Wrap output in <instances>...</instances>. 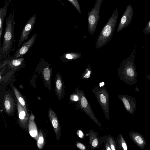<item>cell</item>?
Returning <instances> with one entry per match:
<instances>
[{
	"instance_id": "obj_10",
	"label": "cell",
	"mask_w": 150,
	"mask_h": 150,
	"mask_svg": "<svg viewBox=\"0 0 150 150\" xmlns=\"http://www.w3.org/2000/svg\"><path fill=\"white\" fill-rule=\"evenodd\" d=\"M37 36V33H35L27 41L24 42L16 50L10 59L21 57L25 54L34 43Z\"/></svg>"
},
{
	"instance_id": "obj_13",
	"label": "cell",
	"mask_w": 150,
	"mask_h": 150,
	"mask_svg": "<svg viewBox=\"0 0 150 150\" xmlns=\"http://www.w3.org/2000/svg\"><path fill=\"white\" fill-rule=\"evenodd\" d=\"M55 89L58 99L61 100L64 97V82L59 72L56 74L55 79Z\"/></svg>"
},
{
	"instance_id": "obj_28",
	"label": "cell",
	"mask_w": 150,
	"mask_h": 150,
	"mask_svg": "<svg viewBox=\"0 0 150 150\" xmlns=\"http://www.w3.org/2000/svg\"><path fill=\"white\" fill-rule=\"evenodd\" d=\"M75 145L79 149L81 150H87V149L85 145L82 143L77 141L75 143Z\"/></svg>"
},
{
	"instance_id": "obj_23",
	"label": "cell",
	"mask_w": 150,
	"mask_h": 150,
	"mask_svg": "<svg viewBox=\"0 0 150 150\" xmlns=\"http://www.w3.org/2000/svg\"><path fill=\"white\" fill-rule=\"evenodd\" d=\"M23 58H17L10 59L8 62L9 67L12 68H15L21 65L24 61Z\"/></svg>"
},
{
	"instance_id": "obj_2",
	"label": "cell",
	"mask_w": 150,
	"mask_h": 150,
	"mask_svg": "<svg viewBox=\"0 0 150 150\" xmlns=\"http://www.w3.org/2000/svg\"><path fill=\"white\" fill-rule=\"evenodd\" d=\"M119 15L118 8L113 12L102 30L96 42L95 46L98 49L106 44L111 39Z\"/></svg>"
},
{
	"instance_id": "obj_22",
	"label": "cell",
	"mask_w": 150,
	"mask_h": 150,
	"mask_svg": "<svg viewBox=\"0 0 150 150\" xmlns=\"http://www.w3.org/2000/svg\"><path fill=\"white\" fill-rule=\"evenodd\" d=\"M11 87L19 102L24 108L27 113L28 114L27 111L25 102L22 95L18 89L14 86L12 85L11 86Z\"/></svg>"
},
{
	"instance_id": "obj_26",
	"label": "cell",
	"mask_w": 150,
	"mask_h": 150,
	"mask_svg": "<svg viewBox=\"0 0 150 150\" xmlns=\"http://www.w3.org/2000/svg\"><path fill=\"white\" fill-rule=\"evenodd\" d=\"M45 143V141L42 133L41 131L39 134L38 139L37 142V146L40 149H42L43 148Z\"/></svg>"
},
{
	"instance_id": "obj_19",
	"label": "cell",
	"mask_w": 150,
	"mask_h": 150,
	"mask_svg": "<svg viewBox=\"0 0 150 150\" xmlns=\"http://www.w3.org/2000/svg\"><path fill=\"white\" fill-rule=\"evenodd\" d=\"M81 57V53L69 52L63 54L60 57V59L63 62H68L79 58Z\"/></svg>"
},
{
	"instance_id": "obj_31",
	"label": "cell",
	"mask_w": 150,
	"mask_h": 150,
	"mask_svg": "<svg viewBox=\"0 0 150 150\" xmlns=\"http://www.w3.org/2000/svg\"><path fill=\"white\" fill-rule=\"evenodd\" d=\"M76 133L78 137L82 139H83L84 137V133L81 130H78L77 131Z\"/></svg>"
},
{
	"instance_id": "obj_32",
	"label": "cell",
	"mask_w": 150,
	"mask_h": 150,
	"mask_svg": "<svg viewBox=\"0 0 150 150\" xmlns=\"http://www.w3.org/2000/svg\"><path fill=\"white\" fill-rule=\"evenodd\" d=\"M105 148L104 149L106 150H111L109 143L106 139V143L105 145Z\"/></svg>"
},
{
	"instance_id": "obj_6",
	"label": "cell",
	"mask_w": 150,
	"mask_h": 150,
	"mask_svg": "<svg viewBox=\"0 0 150 150\" xmlns=\"http://www.w3.org/2000/svg\"><path fill=\"white\" fill-rule=\"evenodd\" d=\"M103 0H96L94 7L88 13V30L91 35L95 31L99 20L100 10Z\"/></svg>"
},
{
	"instance_id": "obj_12",
	"label": "cell",
	"mask_w": 150,
	"mask_h": 150,
	"mask_svg": "<svg viewBox=\"0 0 150 150\" xmlns=\"http://www.w3.org/2000/svg\"><path fill=\"white\" fill-rule=\"evenodd\" d=\"M48 113L58 141L60 137L62 131L57 117L55 112L51 109H49Z\"/></svg>"
},
{
	"instance_id": "obj_24",
	"label": "cell",
	"mask_w": 150,
	"mask_h": 150,
	"mask_svg": "<svg viewBox=\"0 0 150 150\" xmlns=\"http://www.w3.org/2000/svg\"><path fill=\"white\" fill-rule=\"evenodd\" d=\"M106 139L109 143L111 150H117V142L113 137L108 135Z\"/></svg>"
},
{
	"instance_id": "obj_16",
	"label": "cell",
	"mask_w": 150,
	"mask_h": 150,
	"mask_svg": "<svg viewBox=\"0 0 150 150\" xmlns=\"http://www.w3.org/2000/svg\"><path fill=\"white\" fill-rule=\"evenodd\" d=\"M4 104L5 110L8 114H11L13 112L15 108V103L12 96L8 93L5 95Z\"/></svg>"
},
{
	"instance_id": "obj_5",
	"label": "cell",
	"mask_w": 150,
	"mask_h": 150,
	"mask_svg": "<svg viewBox=\"0 0 150 150\" xmlns=\"http://www.w3.org/2000/svg\"><path fill=\"white\" fill-rule=\"evenodd\" d=\"M134 64L129 61L124 60L118 69V75L120 79L128 84H130V82H133L136 77Z\"/></svg>"
},
{
	"instance_id": "obj_27",
	"label": "cell",
	"mask_w": 150,
	"mask_h": 150,
	"mask_svg": "<svg viewBox=\"0 0 150 150\" xmlns=\"http://www.w3.org/2000/svg\"><path fill=\"white\" fill-rule=\"evenodd\" d=\"M76 8L79 13L81 15V13L80 8V6L77 0H68Z\"/></svg>"
},
{
	"instance_id": "obj_30",
	"label": "cell",
	"mask_w": 150,
	"mask_h": 150,
	"mask_svg": "<svg viewBox=\"0 0 150 150\" xmlns=\"http://www.w3.org/2000/svg\"><path fill=\"white\" fill-rule=\"evenodd\" d=\"M143 31L146 34H150V20L148 22Z\"/></svg>"
},
{
	"instance_id": "obj_33",
	"label": "cell",
	"mask_w": 150,
	"mask_h": 150,
	"mask_svg": "<svg viewBox=\"0 0 150 150\" xmlns=\"http://www.w3.org/2000/svg\"><path fill=\"white\" fill-rule=\"evenodd\" d=\"M43 0L45 1H48V0Z\"/></svg>"
},
{
	"instance_id": "obj_20",
	"label": "cell",
	"mask_w": 150,
	"mask_h": 150,
	"mask_svg": "<svg viewBox=\"0 0 150 150\" xmlns=\"http://www.w3.org/2000/svg\"><path fill=\"white\" fill-rule=\"evenodd\" d=\"M5 4L3 8H0V42L1 43V38L2 34L3 24L4 19L7 14V8L9 2L5 0Z\"/></svg>"
},
{
	"instance_id": "obj_18",
	"label": "cell",
	"mask_w": 150,
	"mask_h": 150,
	"mask_svg": "<svg viewBox=\"0 0 150 150\" xmlns=\"http://www.w3.org/2000/svg\"><path fill=\"white\" fill-rule=\"evenodd\" d=\"M52 70V68H50L49 66L43 68L42 70V75L44 85L49 90L51 89Z\"/></svg>"
},
{
	"instance_id": "obj_15",
	"label": "cell",
	"mask_w": 150,
	"mask_h": 150,
	"mask_svg": "<svg viewBox=\"0 0 150 150\" xmlns=\"http://www.w3.org/2000/svg\"><path fill=\"white\" fill-rule=\"evenodd\" d=\"M88 135L89 144L91 149L93 150L98 149L102 142L101 139L98 137V133L94 132L93 130L90 129L88 132Z\"/></svg>"
},
{
	"instance_id": "obj_7",
	"label": "cell",
	"mask_w": 150,
	"mask_h": 150,
	"mask_svg": "<svg viewBox=\"0 0 150 150\" xmlns=\"http://www.w3.org/2000/svg\"><path fill=\"white\" fill-rule=\"evenodd\" d=\"M134 14V9L132 6L128 5L121 17L118 26L117 32L118 33L127 27L132 22Z\"/></svg>"
},
{
	"instance_id": "obj_9",
	"label": "cell",
	"mask_w": 150,
	"mask_h": 150,
	"mask_svg": "<svg viewBox=\"0 0 150 150\" xmlns=\"http://www.w3.org/2000/svg\"><path fill=\"white\" fill-rule=\"evenodd\" d=\"M118 97L122 103L127 111L131 115H133L137 108L136 102L135 98L125 94H118Z\"/></svg>"
},
{
	"instance_id": "obj_1",
	"label": "cell",
	"mask_w": 150,
	"mask_h": 150,
	"mask_svg": "<svg viewBox=\"0 0 150 150\" xmlns=\"http://www.w3.org/2000/svg\"><path fill=\"white\" fill-rule=\"evenodd\" d=\"M14 16L10 14L6 20V28L2 46L0 47L1 59L5 58L10 54L12 50L13 42L14 39Z\"/></svg>"
},
{
	"instance_id": "obj_17",
	"label": "cell",
	"mask_w": 150,
	"mask_h": 150,
	"mask_svg": "<svg viewBox=\"0 0 150 150\" xmlns=\"http://www.w3.org/2000/svg\"><path fill=\"white\" fill-rule=\"evenodd\" d=\"M35 119L34 116L31 113L29 120L28 129L30 136L37 141L39 134L37 126L34 121Z\"/></svg>"
},
{
	"instance_id": "obj_3",
	"label": "cell",
	"mask_w": 150,
	"mask_h": 150,
	"mask_svg": "<svg viewBox=\"0 0 150 150\" xmlns=\"http://www.w3.org/2000/svg\"><path fill=\"white\" fill-rule=\"evenodd\" d=\"M92 91L102 108L105 118L110 119L109 111V94L107 89L103 86H97Z\"/></svg>"
},
{
	"instance_id": "obj_8",
	"label": "cell",
	"mask_w": 150,
	"mask_h": 150,
	"mask_svg": "<svg viewBox=\"0 0 150 150\" xmlns=\"http://www.w3.org/2000/svg\"><path fill=\"white\" fill-rule=\"evenodd\" d=\"M36 18V15L34 14L30 18L26 23L21 34L18 45V47H20L25 40L28 39L30 33L34 28Z\"/></svg>"
},
{
	"instance_id": "obj_21",
	"label": "cell",
	"mask_w": 150,
	"mask_h": 150,
	"mask_svg": "<svg viewBox=\"0 0 150 150\" xmlns=\"http://www.w3.org/2000/svg\"><path fill=\"white\" fill-rule=\"evenodd\" d=\"M117 150H127V145L124 137L121 133H120L117 138Z\"/></svg>"
},
{
	"instance_id": "obj_4",
	"label": "cell",
	"mask_w": 150,
	"mask_h": 150,
	"mask_svg": "<svg viewBox=\"0 0 150 150\" xmlns=\"http://www.w3.org/2000/svg\"><path fill=\"white\" fill-rule=\"evenodd\" d=\"M75 91L79 98L76 104V108H80L82 112H84L97 125L101 127V124L94 114L83 91L78 88L75 89Z\"/></svg>"
},
{
	"instance_id": "obj_14",
	"label": "cell",
	"mask_w": 150,
	"mask_h": 150,
	"mask_svg": "<svg viewBox=\"0 0 150 150\" xmlns=\"http://www.w3.org/2000/svg\"><path fill=\"white\" fill-rule=\"evenodd\" d=\"M129 135L132 141L141 149H143L147 145L144 137L141 134L135 131H130Z\"/></svg>"
},
{
	"instance_id": "obj_11",
	"label": "cell",
	"mask_w": 150,
	"mask_h": 150,
	"mask_svg": "<svg viewBox=\"0 0 150 150\" xmlns=\"http://www.w3.org/2000/svg\"><path fill=\"white\" fill-rule=\"evenodd\" d=\"M17 102L19 123L22 127L26 129L28 126L29 115L18 101Z\"/></svg>"
},
{
	"instance_id": "obj_25",
	"label": "cell",
	"mask_w": 150,
	"mask_h": 150,
	"mask_svg": "<svg viewBox=\"0 0 150 150\" xmlns=\"http://www.w3.org/2000/svg\"><path fill=\"white\" fill-rule=\"evenodd\" d=\"M91 74L92 70L91 65L90 64H89L87 67L82 74L81 77L83 79H88L90 77Z\"/></svg>"
},
{
	"instance_id": "obj_29",
	"label": "cell",
	"mask_w": 150,
	"mask_h": 150,
	"mask_svg": "<svg viewBox=\"0 0 150 150\" xmlns=\"http://www.w3.org/2000/svg\"><path fill=\"white\" fill-rule=\"evenodd\" d=\"M70 99L72 101L77 102L79 100V96L75 91L70 96Z\"/></svg>"
}]
</instances>
